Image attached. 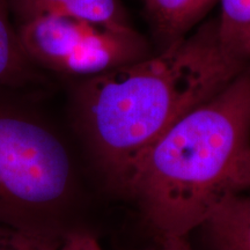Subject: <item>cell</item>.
Listing matches in <instances>:
<instances>
[{"label": "cell", "instance_id": "3957f363", "mask_svg": "<svg viewBox=\"0 0 250 250\" xmlns=\"http://www.w3.org/2000/svg\"><path fill=\"white\" fill-rule=\"evenodd\" d=\"M72 164L56 134L0 107V223L57 233L48 224L72 190Z\"/></svg>", "mask_w": 250, "mask_h": 250}, {"label": "cell", "instance_id": "8992f818", "mask_svg": "<svg viewBox=\"0 0 250 250\" xmlns=\"http://www.w3.org/2000/svg\"><path fill=\"white\" fill-rule=\"evenodd\" d=\"M201 228L213 250H250V195L227 197Z\"/></svg>", "mask_w": 250, "mask_h": 250}, {"label": "cell", "instance_id": "277c9868", "mask_svg": "<svg viewBox=\"0 0 250 250\" xmlns=\"http://www.w3.org/2000/svg\"><path fill=\"white\" fill-rule=\"evenodd\" d=\"M18 33L31 61L70 76L89 78L148 57L146 43L126 22L40 17Z\"/></svg>", "mask_w": 250, "mask_h": 250}, {"label": "cell", "instance_id": "7a4b0ae2", "mask_svg": "<svg viewBox=\"0 0 250 250\" xmlns=\"http://www.w3.org/2000/svg\"><path fill=\"white\" fill-rule=\"evenodd\" d=\"M249 146L250 64L144 153L124 195L160 239L187 236L233 195L230 177Z\"/></svg>", "mask_w": 250, "mask_h": 250}, {"label": "cell", "instance_id": "6da1fadb", "mask_svg": "<svg viewBox=\"0 0 250 250\" xmlns=\"http://www.w3.org/2000/svg\"><path fill=\"white\" fill-rule=\"evenodd\" d=\"M248 65L225 51L214 20L159 55L80 83L74 92L77 121L108 183L124 195L144 153Z\"/></svg>", "mask_w": 250, "mask_h": 250}, {"label": "cell", "instance_id": "4fadbf2b", "mask_svg": "<svg viewBox=\"0 0 250 250\" xmlns=\"http://www.w3.org/2000/svg\"><path fill=\"white\" fill-rule=\"evenodd\" d=\"M160 247L155 250H193L188 242L187 236H175L160 239Z\"/></svg>", "mask_w": 250, "mask_h": 250}, {"label": "cell", "instance_id": "ba28073f", "mask_svg": "<svg viewBox=\"0 0 250 250\" xmlns=\"http://www.w3.org/2000/svg\"><path fill=\"white\" fill-rule=\"evenodd\" d=\"M8 12V0H0V86L19 87L35 80V62L24 51Z\"/></svg>", "mask_w": 250, "mask_h": 250}, {"label": "cell", "instance_id": "5b68a950", "mask_svg": "<svg viewBox=\"0 0 250 250\" xmlns=\"http://www.w3.org/2000/svg\"><path fill=\"white\" fill-rule=\"evenodd\" d=\"M21 23L40 17H66L94 22L125 23L118 0H8Z\"/></svg>", "mask_w": 250, "mask_h": 250}, {"label": "cell", "instance_id": "9c48e42d", "mask_svg": "<svg viewBox=\"0 0 250 250\" xmlns=\"http://www.w3.org/2000/svg\"><path fill=\"white\" fill-rule=\"evenodd\" d=\"M220 44L228 55L250 64V0H220Z\"/></svg>", "mask_w": 250, "mask_h": 250}, {"label": "cell", "instance_id": "52a82bcc", "mask_svg": "<svg viewBox=\"0 0 250 250\" xmlns=\"http://www.w3.org/2000/svg\"><path fill=\"white\" fill-rule=\"evenodd\" d=\"M215 0H145L147 15L165 46L183 39L184 34L206 13Z\"/></svg>", "mask_w": 250, "mask_h": 250}, {"label": "cell", "instance_id": "8fae6325", "mask_svg": "<svg viewBox=\"0 0 250 250\" xmlns=\"http://www.w3.org/2000/svg\"><path fill=\"white\" fill-rule=\"evenodd\" d=\"M52 250H102V248L92 234L72 232L61 235Z\"/></svg>", "mask_w": 250, "mask_h": 250}, {"label": "cell", "instance_id": "7c38bea8", "mask_svg": "<svg viewBox=\"0 0 250 250\" xmlns=\"http://www.w3.org/2000/svg\"><path fill=\"white\" fill-rule=\"evenodd\" d=\"M250 188V146L239 159L230 177V190L233 193L241 192Z\"/></svg>", "mask_w": 250, "mask_h": 250}, {"label": "cell", "instance_id": "30bf717a", "mask_svg": "<svg viewBox=\"0 0 250 250\" xmlns=\"http://www.w3.org/2000/svg\"><path fill=\"white\" fill-rule=\"evenodd\" d=\"M61 235L0 223V250H52Z\"/></svg>", "mask_w": 250, "mask_h": 250}]
</instances>
